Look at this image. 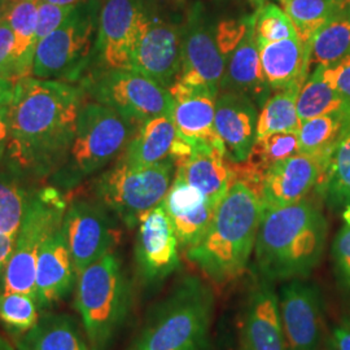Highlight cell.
<instances>
[{
    "instance_id": "6da1fadb",
    "label": "cell",
    "mask_w": 350,
    "mask_h": 350,
    "mask_svg": "<svg viewBox=\"0 0 350 350\" xmlns=\"http://www.w3.org/2000/svg\"><path fill=\"white\" fill-rule=\"evenodd\" d=\"M83 88L27 77L16 82L10 104L8 156L14 172L55 173L73 143Z\"/></svg>"
},
{
    "instance_id": "7a4b0ae2",
    "label": "cell",
    "mask_w": 350,
    "mask_h": 350,
    "mask_svg": "<svg viewBox=\"0 0 350 350\" xmlns=\"http://www.w3.org/2000/svg\"><path fill=\"white\" fill-rule=\"evenodd\" d=\"M327 230L323 213L308 199L262 211L253 252L257 274L274 283L310 275L323 257Z\"/></svg>"
},
{
    "instance_id": "3957f363",
    "label": "cell",
    "mask_w": 350,
    "mask_h": 350,
    "mask_svg": "<svg viewBox=\"0 0 350 350\" xmlns=\"http://www.w3.org/2000/svg\"><path fill=\"white\" fill-rule=\"evenodd\" d=\"M261 215L258 195L245 183L234 182L202 238L186 250L188 260L217 286L238 279L248 269Z\"/></svg>"
},
{
    "instance_id": "277c9868",
    "label": "cell",
    "mask_w": 350,
    "mask_h": 350,
    "mask_svg": "<svg viewBox=\"0 0 350 350\" xmlns=\"http://www.w3.org/2000/svg\"><path fill=\"white\" fill-rule=\"evenodd\" d=\"M215 296L199 276H185L148 314L127 350H208Z\"/></svg>"
},
{
    "instance_id": "5b68a950",
    "label": "cell",
    "mask_w": 350,
    "mask_h": 350,
    "mask_svg": "<svg viewBox=\"0 0 350 350\" xmlns=\"http://www.w3.org/2000/svg\"><path fill=\"white\" fill-rule=\"evenodd\" d=\"M131 302V283L116 253H107L78 275L75 308L91 350H108L129 317Z\"/></svg>"
},
{
    "instance_id": "8992f818",
    "label": "cell",
    "mask_w": 350,
    "mask_h": 350,
    "mask_svg": "<svg viewBox=\"0 0 350 350\" xmlns=\"http://www.w3.org/2000/svg\"><path fill=\"white\" fill-rule=\"evenodd\" d=\"M137 124L96 101L82 104L75 135L63 165L53 173L56 187L70 189L100 170L127 148Z\"/></svg>"
},
{
    "instance_id": "52a82bcc",
    "label": "cell",
    "mask_w": 350,
    "mask_h": 350,
    "mask_svg": "<svg viewBox=\"0 0 350 350\" xmlns=\"http://www.w3.org/2000/svg\"><path fill=\"white\" fill-rule=\"evenodd\" d=\"M101 3L86 0L47 37L38 42L31 77L62 82L78 81L91 63Z\"/></svg>"
},
{
    "instance_id": "ba28073f",
    "label": "cell",
    "mask_w": 350,
    "mask_h": 350,
    "mask_svg": "<svg viewBox=\"0 0 350 350\" xmlns=\"http://www.w3.org/2000/svg\"><path fill=\"white\" fill-rule=\"evenodd\" d=\"M175 170L173 160L148 166H133L121 160L95 180L94 193L105 209L134 228L146 213L163 202Z\"/></svg>"
},
{
    "instance_id": "9c48e42d",
    "label": "cell",
    "mask_w": 350,
    "mask_h": 350,
    "mask_svg": "<svg viewBox=\"0 0 350 350\" xmlns=\"http://www.w3.org/2000/svg\"><path fill=\"white\" fill-rule=\"evenodd\" d=\"M66 208V200L56 187L42 188L31 193L23 225L5 266L3 292H20L36 299L39 252L46 239L63 225Z\"/></svg>"
},
{
    "instance_id": "30bf717a",
    "label": "cell",
    "mask_w": 350,
    "mask_h": 350,
    "mask_svg": "<svg viewBox=\"0 0 350 350\" xmlns=\"http://www.w3.org/2000/svg\"><path fill=\"white\" fill-rule=\"evenodd\" d=\"M82 88L94 101L139 126L153 117L173 114L174 109L170 91L135 70L98 69L83 81Z\"/></svg>"
},
{
    "instance_id": "8fae6325",
    "label": "cell",
    "mask_w": 350,
    "mask_h": 350,
    "mask_svg": "<svg viewBox=\"0 0 350 350\" xmlns=\"http://www.w3.org/2000/svg\"><path fill=\"white\" fill-rule=\"evenodd\" d=\"M183 23L185 20L163 11L153 0L135 46L133 70L163 88H172L182 72Z\"/></svg>"
},
{
    "instance_id": "7c38bea8",
    "label": "cell",
    "mask_w": 350,
    "mask_h": 350,
    "mask_svg": "<svg viewBox=\"0 0 350 350\" xmlns=\"http://www.w3.org/2000/svg\"><path fill=\"white\" fill-rule=\"evenodd\" d=\"M225 66L217 42V12L205 1L195 0L183 23V63L178 81L219 94Z\"/></svg>"
},
{
    "instance_id": "4fadbf2b",
    "label": "cell",
    "mask_w": 350,
    "mask_h": 350,
    "mask_svg": "<svg viewBox=\"0 0 350 350\" xmlns=\"http://www.w3.org/2000/svg\"><path fill=\"white\" fill-rule=\"evenodd\" d=\"M153 0H103L94 60L100 70H133V56Z\"/></svg>"
},
{
    "instance_id": "5bb4252c",
    "label": "cell",
    "mask_w": 350,
    "mask_h": 350,
    "mask_svg": "<svg viewBox=\"0 0 350 350\" xmlns=\"http://www.w3.org/2000/svg\"><path fill=\"white\" fill-rule=\"evenodd\" d=\"M109 213L100 202L83 199L68 205L63 231L77 276L91 263L112 252L118 234Z\"/></svg>"
},
{
    "instance_id": "9a60e30c",
    "label": "cell",
    "mask_w": 350,
    "mask_h": 350,
    "mask_svg": "<svg viewBox=\"0 0 350 350\" xmlns=\"http://www.w3.org/2000/svg\"><path fill=\"white\" fill-rule=\"evenodd\" d=\"M179 243L163 204L146 213L138 224L135 263L139 280L156 287L173 275L180 266Z\"/></svg>"
},
{
    "instance_id": "2e32d148",
    "label": "cell",
    "mask_w": 350,
    "mask_h": 350,
    "mask_svg": "<svg viewBox=\"0 0 350 350\" xmlns=\"http://www.w3.org/2000/svg\"><path fill=\"white\" fill-rule=\"evenodd\" d=\"M275 283L254 276L239 325V350H287Z\"/></svg>"
},
{
    "instance_id": "e0dca14e",
    "label": "cell",
    "mask_w": 350,
    "mask_h": 350,
    "mask_svg": "<svg viewBox=\"0 0 350 350\" xmlns=\"http://www.w3.org/2000/svg\"><path fill=\"white\" fill-rule=\"evenodd\" d=\"M278 296L287 350H319L323 310L318 288L293 279L284 282Z\"/></svg>"
},
{
    "instance_id": "ac0fdd59",
    "label": "cell",
    "mask_w": 350,
    "mask_h": 350,
    "mask_svg": "<svg viewBox=\"0 0 350 350\" xmlns=\"http://www.w3.org/2000/svg\"><path fill=\"white\" fill-rule=\"evenodd\" d=\"M328 156L299 153L274 165L265 175L260 192L262 211L287 206L306 199L318 186Z\"/></svg>"
},
{
    "instance_id": "d6986e66",
    "label": "cell",
    "mask_w": 350,
    "mask_h": 350,
    "mask_svg": "<svg viewBox=\"0 0 350 350\" xmlns=\"http://www.w3.org/2000/svg\"><path fill=\"white\" fill-rule=\"evenodd\" d=\"M169 91L174 99L173 120L178 137L192 144L204 143L226 150L214 126L218 94L180 81H176Z\"/></svg>"
},
{
    "instance_id": "ffe728a7",
    "label": "cell",
    "mask_w": 350,
    "mask_h": 350,
    "mask_svg": "<svg viewBox=\"0 0 350 350\" xmlns=\"http://www.w3.org/2000/svg\"><path fill=\"white\" fill-rule=\"evenodd\" d=\"M258 107L248 96L219 91L215 100L214 126L232 163L245 161L256 140Z\"/></svg>"
},
{
    "instance_id": "44dd1931",
    "label": "cell",
    "mask_w": 350,
    "mask_h": 350,
    "mask_svg": "<svg viewBox=\"0 0 350 350\" xmlns=\"http://www.w3.org/2000/svg\"><path fill=\"white\" fill-rule=\"evenodd\" d=\"M161 204L173 224L179 247L183 250L192 248L202 238L218 206L176 173Z\"/></svg>"
},
{
    "instance_id": "7402d4cb",
    "label": "cell",
    "mask_w": 350,
    "mask_h": 350,
    "mask_svg": "<svg viewBox=\"0 0 350 350\" xmlns=\"http://www.w3.org/2000/svg\"><path fill=\"white\" fill-rule=\"evenodd\" d=\"M77 278L62 225L46 239L38 256L36 300L39 308L49 309L63 300L75 288Z\"/></svg>"
},
{
    "instance_id": "603a6c76",
    "label": "cell",
    "mask_w": 350,
    "mask_h": 350,
    "mask_svg": "<svg viewBox=\"0 0 350 350\" xmlns=\"http://www.w3.org/2000/svg\"><path fill=\"white\" fill-rule=\"evenodd\" d=\"M219 91L245 95L256 103L258 109L273 94L263 78L260 46L254 34V20L226 60Z\"/></svg>"
},
{
    "instance_id": "cb8c5ba5",
    "label": "cell",
    "mask_w": 350,
    "mask_h": 350,
    "mask_svg": "<svg viewBox=\"0 0 350 350\" xmlns=\"http://www.w3.org/2000/svg\"><path fill=\"white\" fill-rule=\"evenodd\" d=\"M175 173L188 185L198 188L201 193L218 205L234 183L232 169L226 150L209 144H193L191 156L175 165Z\"/></svg>"
},
{
    "instance_id": "d4e9b609",
    "label": "cell",
    "mask_w": 350,
    "mask_h": 350,
    "mask_svg": "<svg viewBox=\"0 0 350 350\" xmlns=\"http://www.w3.org/2000/svg\"><path fill=\"white\" fill-rule=\"evenodd\" d=\"M260 57L266 85L278 90L301 86L309 75V50L299 38H289L260 46Z\"/></svg>"
},
{
    "instance_id": "484cf974",
    "label": "cell",
    "mask_w": 350,
    "mask_h": 350,
    "mask_svg": "<svg viewBox=\"0 0 350 350\" xmlns=\"http://www.w3.org/2000/svg\"><path fill=\"white\" fill-rule=\"evenodd\" d=\"M176 139L173 114L153 117L139 126L122 160L133 166H148L173 160L172 153Z\"/></svg>"
},
{
    "instance_id": "4316f807",
    "label": "cell",
    "mask_w": 350,
    "mask_h": 350,
    "mask_svg": "<svg viewBox=\"0 0 350 350\" xmlns=\"http://www.w3.org/2000/svg\"><path fill=\"white\" fill-rule=\"evenodd\" d=\"M18 350H91L75 319L66 314H43L37 325L16 340Z\"/></svg>"
},
{
    "instance_id": "83f0119b",
    "label": "cell",
    "mask_w": 350,
    "mask_h": 350,
    "mask_svg": "<svg viewBox=\"0 0 350 350\" xmlns=\"http://www.w3.org/2000/svg\"><path fill=\"white\" fill-rule=\"evenodd\" d=\"M40 0L14 1L5 18L14 36L16 81L31 77L37 50L38 7Z\"/></svg>"
},
{
    "instance_id": "f1b7e54d",
    "label": "cell",
    "mask_w": 350,
    "mask_h": 350,
    "mask_svg": "<svg viewBox=\"0 0 350 350\" xmlns=\"http://www.w3.org/2000/svg\"><path fill=\"white\" fill-rule=\"evenodd\" d=\"M315 189L331 209L350 208V126L331 150Z\"/></svg>"
},
{
    "instance_id": "f546056e",
    "label": "cell",
    "mask_w": 350,
    "mask_h": 350,
    "mask_svg": "<svg viewBox=\"0 0 350 350\" xmlns=\"http://www.w3.org/2000/svg\"><path fill=\"white\" fill-rule=\"evenodd\" d=\"M350 53V1L314 36L309 51V73L338 63Z\"/></svg>"
},
{
    "instance_id": "4dcf8cb0",
    "label": "cell",
    "mask_w": 350,
    "mask_h": 350,
    "mask_svg": "<svg viewBox=\"0 0 350 350\" xmlns=\"http://www.w3.org/2000/svg\"><path fill=\"white\" fill-rule=\"evenodd\" d=\"M296 108L301 122L327 114H345L350 117L349 105L325 81L319 68L312 70L304 82Z\"/></svg>"
},
{
    "instance_id": "1f68e13d",
    "label": "cell",
    "mask_w": 350,
    "mask_h": 350,
    "mask_svg": "<svg viewBox=\"0 0 350 350\" xmlns=\"http://www.w3.org/2000/svg\"><path fill=\"white\" fill-rule=\"evenodd\" d=\"M301 86L274 91L260 108L256 126V140L274 133H297L301 120L296 101Z\"/></svg>"
},
{
    "instance_id": "d6a6232c",
    "label": "cell",
    "mask_w": 350,
    "mask_h": 350,
    "mask_svg": "<svg viewBox=\"0 0 350 350\" xmlns=\"http://www.w3.org/2000/svg\"><path fill=\"white\" fill-rule=\"evenodd\" d=\"M349 0H279L292 20L301 43L310 51L315 33Z\"/></svg>"
},
{
    "instance_id": "836d02e7",
    "label": "cell",
    "mask_w": 350,
    "mask_h": 350,
    "mask_svg": "<svg viewBox=\"0 0 350 350\" xmlns=\"http://www.w3.org/2000/svg\"><path fill=\"white\" fill-rule=\"evenodd\" d=\"M350 126L345 114H327L301 122L297 131L301 153L329 154Z\"/></svg>"
},
{
    "instance_id": "e575fe53",
    "label": "cell",
    "mask_w": 350,
    "mask_h": 350,
    "mask_svg": "<svg viewBox=\"0 0 350 350\" xmlns=\"http://www.w3.org/2000/svg\"><path fill=\"white\" fill-rule=\"evenodd\" d=\"M30 196L14 178L0 173V235L17 239Z\"/></svg>"
},
{
    "instance_id": "d590c367",
    "label": "cell",
    "mask_w": 350,
    "mask_h": 350,
    "mask_svg": "<svg viewBox=\"0 0 350 350\" xmlns=\"http://www.w3.org/2000/svg\"><path fill=\"white\" fill-rule=\"evenodd\" d=\"M39 310L37 301L30 295L20 292L0 293V322L16 338L37 325L40 318Z\"/></svg>"
},
{
    "instance_id": "8d00e7d4",
    "label": "cell",
    "mask_w": 350,
    "mask_h": 350,
    "mask_svg": "<svg viewBox=\"0 0 350 350\" xmlns=\"http://www.w3.org/2000/svg\"><path fill=\"white\" fill-rule=\"evenodd\" d=\"M254 34L258 46L299 38L292 20L275 3H266L254 12Z\"/></svg>"
},
{
    "instance_id": "74e56055",
    "label": "cell",
    "mask_w": 350,
    "mask_h": 350,
    "mask_svg": "<svg viewBox=\"0 0 350 350\" xmlns=\"http://www.w3.org/2000/svg\"><path fill=\"white\" fill-rule=\"evenodd\" d=\"M332 257L340 279L350 288V208L342 211V226L332 244Z\"/></svg>"
},
{
    "instance_id": "f35d334b",
    "label": "cell",
    "mask_w": 350,
    "mask_h": 350,
    "mask_svg": "<svg viewBox=\"0 0 350 350\" xmlns=\"http://www.w3.org/2000/svg\"><path fill=\"white\" fill-rule=\"evenodd\" d=\"M75 7L72 5H57L47 1H39L37 20V40L47 37L55 31L64 21L73 12Z\"/></svg>"
},
{
    "instance_id": "ab89813d",
    "label": "cell",
    "mask_w": 350,
    "mask_h": 350,
    "mask_svg": "<svg viewBox=\"0 0 350 350\" xmlns=\"http://www.w3.org/2000/svg\"><path fill=\"white\" fill-rule=\"evenodd\" d=\"M319 69L325 81L338 91L350 108V53L338 63L325 68L319 66Z\"/></svg>"
},
{
    "instance_id": "60d3db41",
    "label": "cell",
    "mask_w": 350,
    "mask_h": 350,
    "mask_svg": "<svg viewBox=\"0 0 350 350\" xmlns=\"http://www.w3.org/2000/svg\"><path fill=\"white\" fill-rule=\"evenodd\" d=\"M0 75L16 81L14 36L7 18L0 21Z\"/></svg>"
},
{
    "instance_id": "b9f144b4",
    "label": "cell",
    "mask_w": 350,
    "mask_h": 350,
    "mask_svg": "<svg viewBox=\"0 0 350 350\" xmlns=\"http://www.w3.org/2000/svg\"><path fill=\"white\" fill-rule=\"evenodd\" d=\"M332 350H350V319H344L335 327L331 338Z\"/></svg>"
},
{
    "instance_id": "7bdbcfd3",
    "label": "cell",
    "mask_w": 350,
    "mask_h": 350,
    "mask_svg": "<svg viewBox=\"0 0 350 350\" xmlns=\"http://www.w3.org/2000/svg\"><path fill=\"white\" fill-rule=\"evenodd\" d=\"M16 240L14 239L7 238L0 235V293L4 289V273H5V266L10 260V256L12 253L13 247H14Z\"/></svg>"
},
{
    "instance_id": "ee69618b",
    "label": "cell",
    "mask_w": 350,
    "mask_h": 350,
    "mask_svg": "<svg viewBox=\"0 0 350 350\" xmlns=\"http://www.w3.org/2000/svg\"><path fill=\"white\" fill-rule=\"evenodd\" d=\"M10 105L0 107V161L4 157L10 140V124H8Z\"/></svg>"
},
{
    "instance_id": "f6af8a7d",
    "label": "cell",
    "mask_w": 350,
    "mask_h": 350,
    "mask_svg": "<svg viewBox=\"0 0 350 350\" xmlns=\"http://www.w3.org/2000/svg\"><path fill=\"white\" fill-rule=\"evenodd\" d=\"M16 82L12 78H7L0 75V107L10 105L14 95Z\"/></svg>"
},
{
    "instance_id": "bcb514c9",
    "label": "cell",
    "mask_w": 350,
    "mask_h": 350,
    "mask_svg": "<svg viewBox=\"0 0 350 350\" xmlns=\"http://www.w3.org/2000/svg\"><path fill=\"white\" fill-rule=\"evenodd\" d=\"M42 1H47V3H52V4H57V5H72L75 7L86 0H42Z\"/></svg>"
},
{
    "instance_id": "7dc6e473",
    "label": "cell",
    "mask_w": 350,
    "mask_h": 350,
    "mask_svg": "<svg viewBox=\"0 0 350 350\" xmlns=\"http://www.w3.org/2000/svg\"><path fill=\"white\" fill-rule=\"evenodd\" d=\"M12 3L13 1H11V0H0V21L5 18V16H7V13L10 11Z\"/></svg>"
},
{
    "instance_id": "c3c4849f",
    "label": "cell",
    "mask_w": 350,
    "mask_h": 350,
    "mask_svg": "<svg viewBox=\"0 0 350 350\" xmlns=\"http://www.w3.org/2000/svg\"><path fill=\"white\" fill-rule=\"evenodd\" d=\"M250 4L256 7V10H258L260 7H262L263 4L266 3H274V1H279V0H250Z\"/></svg>"
},
{
    "instance_id": "681fc988",
    "label": "cell",
    "mask_w": 350,
    "mask_h": 350,
    "mask_svg": "<svg viewBox=\"0 0 350 350\" xmlns=\"http://www.w3.org/2000/svg\"><path fill=\"white\" fill-rule=\"evenodd\" d=\"M0 350H14L12 345L5 340L4 338L0 336Z\"/></svg>"
},
{
    "instance_id": "f907efd6",
    "label": "cell",
    "mask_w": 350,
    "mask_h": 350,
    "mask_svg": "<svg viewBox=\"0 0 350 350\" xmlns=\"http://www.w3.org/2000/svg\"><path fill=\"white\" fill-rule=\"evenodd\" d=\"M169 1L174 3L175 5H178V7H180V5H183L186 3V0H169Z\"/></svg>"
},
{
    "instance_id": "816d5d0a",
    "label": "cell",
    "mask_w": 350,
    "mask_h": 350,
    "mask_svg": "<svg viewBox=\"0 0 350 350\" xmlns=\"http://www.w3.org/2000/svg\"><path fill=\"white\" fill-rule=\"evenodd\" d=\"M11 1H13V3H14V1H20V0H11Z\"/></svg>"
},
{
    "instance_id": "f5cc1de1",
    "label": "cell",
    "mask_w": 350,
    "mask_h": 350,
    "mask_svg": "<svg viewBox=\"0 0 350 350\" xmlns=\"http://www.w3.org/2000/svg\"><path fill=\"white\" fill-rule=\"evenodd\" d=\"M349 1H350V0H349Z\"/></svg>"
}]
</instances>
